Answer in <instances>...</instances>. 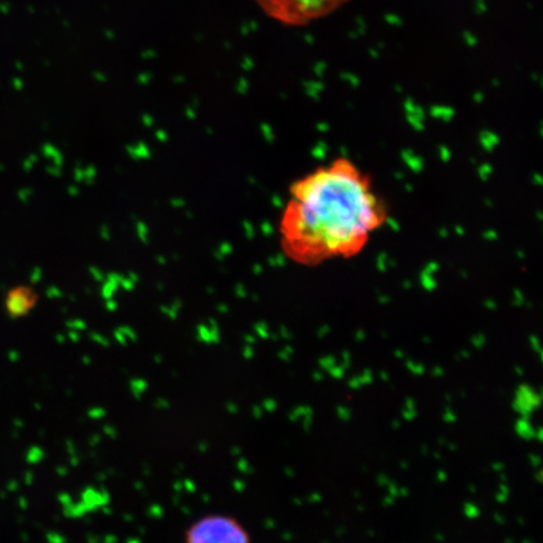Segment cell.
Returning a JSON list of instances; mask_svg holds the SVG:
<instances>
[{"instance_id":"4","label":"cell","mask_w":543,"mask_h":543,"mask_svg":"<svg viewBox=\"0 0 543 543\" xmlns=\"http://www.w3.org/2000/svg\"><path fill=\"white\" fill-rule=\"evenodd\" d=\"M30 307V300L24 294L13 293L9 296L8 309L12 316H23Z\"/></svg>"},{"instance_id":"2","label":"cell","mask_w":543,"mask_h":543,"mask_svg":"<svg viewBox=\"0 0 543 543\" xmlns=\"http://www.w3.org/2000/svg\"><path fill=\"white\" fill-rule=\"evenodd\" d=\"M272 19L301 27L337 10L348 0H253Z\"/></svg>"},{"instance_id":"5","label":"cell","mask_w":543,"mask_h":543,"mask_svg":"<svg viewBox=\"0 0 543 543\" xmlns=\"http://www.w3.org/2000/svg\"><path fill=\"white\" fill-rule=\"evenodd\" d=\"M41 278H42V269L36 267V268L33 269L32 276H30V280H32L33 283H38V282L41 280Z\"/></svg>"},{"instance_id":"3","label":"cell","mask_w":543,"mask_h":543,"mask_svg":"<svg viewBox=\"0 0 543 543\" xmlns=\"http://www.w3.org/2000/svg\"><path fill=\"white\" fill-rule=\"evenodd\" d=\"M183 543H252L250 533L232 514L208 513L191 522Z\"/></svg>"},{"instance_id":"1","label":"cell","mask_w":543,"mask_h":543,"mask_svg":"<svg viewBox=\"0 0 543 543\" xmlns=\"http://www.w3.org/2000/svg\"><path fill=\"white\" fill-rule=\"evenodd\" d=\"M386 219L388 209L371 179L340 157L291 185L279 242L291 262L316 267L360 254Z\"/></svg>"},{"instance_id":"6","label":"cell","mask_w":543,"mask_h":543,"mask_svg":"<svg viewBox=\"0 0 543 543\" xmlns=\"http://www.w3.org/2000/svg\"><path fill=\"white\" fill-rule=\"evenodd\" d=\"M8 357H9V360L12 361V362H16V361L21 359V355H19V353H16V351H9Z\"/></svg>"}]
</instances>
